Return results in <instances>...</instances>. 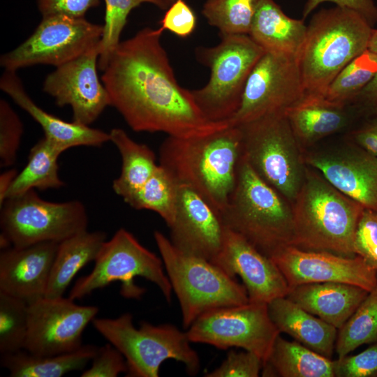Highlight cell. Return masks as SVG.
Masks as SVG:
<instances>
[{
    "instance_id": "obj_1",
    "label": "cell",
    "mask_w": 377,
    "mask_h": 377,
    "mask_svg": "<svg viewBox=\"0 0 377 377\" xmlns=\"http://www.w3.org/2000/svg\"><path fill=\"white\" fill-rule=\"evenodd\" d=\"M162 34L159 28L145 27L113 51L101 76L110 106L135 132L186 138L228 125L207 120L191 91L179 84L161 41Z\"/></svg>"
},
{
    "instance_id": "obj_2",
    "label": "cell",
    "mask_w": 377,
    "mask_h": 377,
    "mask_svg": "<svg viewBox=\"0 0 377 377\" xmlns=\"http://www.w3.org/2000/svg\"><path fill=\"white\" fill-rule=\"evenodd\" d=\"M242 154V130L229 123L202 135L168 136L159 148V165L221 215L234 190Z\"/></svg>"
},
{
    "instance_id": "obj_3",
    "label": "cell",
    "mask_w": 377,
    "mask_h": 377,
    "mask_svg": "<svg viewBox=\"0 0 377 377\" xmlns=\"http://www.w3.org/2000/svg\"><path fill=\"white\" fill-rule=\"evenodd\" d=\"M293 246L352 257L359 221L365 209L333 186L318 170L306 168L291 204Z\"/></svg>"
},
{
    "instance_id": "obj_4",
    "label": "cell",
    "mask_w": 377,
    "mask_h": 377,
    "mask_svg": "<svg viewBox=\"0 0 377 377\" xmlns=\"http://www.w3.org/2000/svg\"><path fill=\"white\" fill-rule=\"evenodd\" d=\"M372 29L348 8L335 6L314 14L297 57L305 93L323 96L338 73L368 49Z\"/></svg>"
},
{
    "instance_id": "obj_5",
    "label": "cell",
    "mask_w": 377,
    "mask_h": 377,
    "mask_svg": "<svg viewBox=\"0 0 377 377\" xmlns=\"http://www.w3.org/2000/svg\"><path fill=\"white\" fill-rule=\"evenodd\" d=\"M221 217L227 228L269 258L293 245L291 203L255 172L243 153L234 190Z\"/></svg>"
},
{
    "instance_id": "obj_6",
    "label": "cell",
    "mask_w": 377,
    "mask_h": 377,
    "mask_svg": "<svg viewBox=\"0 0 377 377\" xmlns=\"http://www.w3.org/2000/svg\"><path fill=\"white\" fill-rule=\"evenodd\" d=\"M154 238L178 299L184 328L210 310L249 302L245 287L236 277L212 261L179 250L160 231H154Z\"/></svg>"
},
{
    "instance_id": "obj_7",
    "label": "cell",
    "mask_w": 377,
    "mask_h": 377,
    "mask_svg": "<svg viewBox=\"0 0 377 377\" xmlns=\"http://www.w3.org/2000/svg\"><path fill=\"white\" fill-rule=\"evenodd\" d=\"M92 324L124 355L126 376L158 377L161 364L169 359L183 363L189 375L200 370L199 356L191 346L186 332L173 325L142 321L136 328L130 313L115 318L96 317Z\"/></svg>"
},
{
    "instance_id": "obj_8",
    "label": "cell",
    "mask_w": 377,
    "mask_h": 377,
    "mask_svg": "<svg viewBox=\"0 0 377 377\" xmlns=\"http://www.w3.org/2000/svg\"><path fill=\"white\" fill-rule=\"evenodd\" d=\"M220 36L216 45L195 50L210 75L204 87L191 91L203 115L214 123L229 122L235 114L247 78L265 52L249 35Z\"/></svg>"
},
{
    "instance_id": "obj_9",
    "label": "cell",
    "mask_w": 377,
    "mask_h": 377,
    "mask_svg": "<svg viewBox=\"0 0 377 377\" xmlns=\"http://www.w3.org/2000/svg\"><path fill=\"white\" fill-rule=\"evenodd\" d=\"M237 126L242 132V153L253 169L292 204L307 168L286 113Z\"/></svg>"
},
{
    "instance_id": "obj_10",
    "label": "cell",
    "mask_w": 377,
    "mask_h": 377,
    "mask_svg": "<svg viewBox=\"0 0 377 377\" xmlns=\"http://www.w3.org/2000/svg\"><path fill=\"white\" fill-rule=\"evenodd\" d=\"M1 249L63 240L87 230V209L80 200L50 202L34 189L6 199L0 206Z\"/></svg>"
},
{
    "instance_id": "obj_11",
    "label": "cell",
    "mask_w": 377,
    "mask_h": 377,
    "mask_svg": "<svg viewBox=\"0 0 377 377\" xmlns=\"http://www.w3.org/2000/svg\"><path fill=\"white\" fill-rule=\"evenodd\" d=\"M92 271L75 282L68 297L80 300L114 281L122 284L121 294L126 298H139L145 292L136 286V276L154 283L168 302L172 298V286L161 258L151 252L124 228H119L103 244Z\"/></svg>"
},
{
    "instance_id": "obj_12",
    "label": "cell",
    "mask_w": 377,
    "mask_h": 377,
    "mask_svg": "<svg viewBox=\"0 0 377 377\" xmlns=\"http://www.w3.org/2000/svg\"><path fill=\"white\" fill-rule=\"evenodd\" d=\"M103 25L66 15L43 17L34 31L13 50L2 54L4 70L17 71L34 65L58 67L96 45Z\"/></svg>"
},
{
    "instance_id": "obj_13",
    "label": "cell",
    "mask_w": 377,
    "mask_h": 377,
    "mask_svg": "<svg viewBox=\"0 0 377 377\" xmlns=\"http://www.w3.org/2000/svg\"><path fill=\"white\" fill-rule=\"evenodd\" d=\"M186 332L191 343L222 350L240 348L254 353L263 363L281 334L270 318L267 304L250 302L205 312Z\"/></svg>"
},
{
    "instance_id": "obj_14",
    "label": "cell",
    "mask_w": 377,
    "mask_h": 377,
    "mask_svg": "<svg viewBox=\"0 0 377 377\" xmlns=\"http://www.w3.org/2000/svg\"><path fill=\"white\" fill-rule=\"evenodd\" d=\"M305 94L297 57L265 52L251 71L239 107L229 123L242 126L286 113Z\"/></svg>"
},
{
    "instance_id": "obj_15",
    "label": "cell",
    "mask_w": 377,
    "mask_h": 377,
    "mask_svg": "<svg viewBox=\"0 0 377 377\" xmlns=\"http://www.w3.org/2000/svg\"><path fill=\"white\" fill-rule=\"evenodd\" d=\"M98 311L96 306L79 305L64 296L43 297L29 304L24 349L38 355L76 350L83 345V332Z\"/></svg>"
},
{
    "instance_id": "obj_16",
    "label": "cell",
    "mask_w": 377,
    "mask_h": 377,
    "mask_svg": "<svg viewBox=\"0 0 377 377\" xmlns=\"http://www.w3.org/2000/svg\"><path fill=\"white\" fill-rule=\"evenodd\" d=\"M98 43L84 54L65 63L47 75L43 90L55 103L71 106L73 121L89 126L110 105L107 90L97 69Z\"/></svg>"
},
{
    "instance_id": "obj_17",
    "label": "cell",
    "mask_w": 377,
    "mask_h": 377,
    "mask_svg": "<svg viewBox=\"0 0 377 377\" xmlns=\"http://www.w3.org/2000/svg\"><path fill=\"white\" fill-rule=\"evenodd\" d=\"M270 258L283 273L290 289L305 283L337 282L369 292L377 286V271L357 255L348 257L289 245Z\"/></svg>"
},
{
    "instance_id": "obj_18",
    "label": "cell",
    "mask_w": 377,
    "mask_h": 377,
    "mask_svg": "<svg viewBox=\"0 0 377 377\" xmlns=\"http://www.w3.org/2000/svg\"><path fill=\"white\" fill-rule=\"evenodd\" d=\"M169 228L174 246L212 262L223 247L226 232L221 215L195 191L181 184L175 220Z\"/></svg>"
},
{
    "instance_id": "obj_19",
    "label": "cell",
    "mask_w": 377,
    "mask_h": 377,
    "mask_svg": "<svg viewBox=\"0 0 377 377\" xmlns=\"http://www.w3.org/2000/svg\"><path fill=\"white\" fill-rule=\"evenodd\" d=\"M212 263L228 275L239 276L250 302L267 304L276 298L286 297L290 290L276 263L227 228L223 247Z\"/></svg>"
},
{
    "instance_id": "obj_20",
    "label": "cell",
    "mask_w": 377,
    "mask_h": 377,
    "mask_svg": "<svg viewBox=\"0 0 377 377\" xmlns=\"http://www.w3.org/2000/svg\"><path fill=\"white\" fill-rule=\"evenodd\" d=\"M304 161L342 193L377 212V156L355 145L311 153Z\"/></svg>"
},
{
    "instance_id": "obj_21",
    "label": "cell",
    "mask_w": 377,
    "mask_h": 377,
    "mask_svg": "<svg viewBox=\"0 0 377 377\" xmlns=\"http://www.w3.org/2000/svg\"><path fill=\"white\" fill-rule=\"evenodd\" d=\"M59 243L10 246L0 253V291L30 304L45 295Z\"/></svg>"
},
{
    "instance_id": "obj_22",
    "label": "cell",
    "mask_w": 377,
    "mask_h": 377,
    "mask_svg": "<svg viewBox=\"0 0 377 377\" xmlns=\"http://www.w3.org/2000/svg\"><path fill=\"white\" fill-rule=\"evenodd\" d=\"M0 89L39 124L44 137L64 151L78 146L101 147L110 141L109 133L73 121H66L40 108L27 93L17 71L4 70Z\"/></svg>"
},
{
    "instance_id": "obj_23",
    "label": "cell",
    "mask_w": 377,
    "mask_h": 377,
    "mask_svg": "<svg viewBox=\"0 0 377 377\" xmlns=\"http://www.w3.org/2000/svg\"><path fill=\"white\" fill-rule=\"evenodd\" d=\"M368 293L367 290L348 283L322 282L292 288L286 297L339 330Z\"/></svg>"
},
{
    "instance_id": "obj_24",
    "label": "cell",
    "mask_w": 377,
    "mask_h": 377,
    "mask_svg": "<svg viewBox=\"0 0 377 377\" xmlns=\"http://www.w3.org/2000/svg\"><path fill=\"white\" fill-rule=\"evenodd\" d=\"M271 320L280 333L328 358L335 350L338 330L308 312L286 297H278L267 304Z\"/></svg>"
},
{
    "instance_id": "obj_25",
    "label": "cell",
    "mask_w": 377,
    "mask_h": 377,
    "mask_svg": "<svg viewBox=\"0 0 377 377\" xmlns=\"http://www.w3.org/2000/svg\"><path fill=\"white\" fill-rule=\"evenodd\" d=\"M306 29L304 19L288 17L274 0H263L249 36L265 52L297 57Z\"/></svg>"
},
{
    "instance_id": "obj_26",
    "label": "cell",
    "mask_w": 377,
    "mask_h": 377,
    "mask_svg": "<svg viewBox=\"0 0 377 377\" xmlns=\"http://www.w3.org/2000/svg\"><path fill=\"white\" fill-rule=\"evenodd\" d=\"M345 106L322 95L307 94L286 112L300 146H309L342 129L348 118Z\"/></svg>"
},
{
    "instance_id": "obj_27",
    "label": "cell",
    "mask_w": 377,
    "mask_h": 377,
    "mask_svg": "<svg viewBox=\"0 0 377 377\" xmlns=\"http://www.w3.org/2000/svg\"><path fill=\"white\" fill-rule=\"evenodd\" d=\"M107 240L103 231H83L59 243L45 297H63L76 274L94 261Z\"/></svg>"
},
{
    "instance_id": "obj_28",
    "label": "cell",
    "mask_w": 377,
    "mask_h": 377,
    "mask_svg": "<svg viewBox=\"0 0 377 377\" xmlns=\"http://www.w3.org/2000/svg\"><path fill=\"white\" fill-rule=\"evenodd\" d=\"M98 348L91 344L82 345L76 350L53 355H38L22 349L1 355L0 364L12 377H61L83 370Z\"/></svg>"
},
{
    "instance_id": "obj_29",
    "label": "cell",
    "mask_w": 377,
    "mask_h": 377,
    "mask_svg": "<svg viewBox=\"0 0 377 377\" xmlns=\"http://www.w3.org/2000/svg\"><path fill=\"white\" fill-rule=\"evenodd\" d=\"M263 376L334 377V360L297 341L276 337L267 360Z\"/></svg>"
},
{
    "instance_id": "obj_30",
    "label": "cell",
    "mask_w": 377,
    "mask_h": 377,
    "mask_svg": "<svg viewBox=\"0 0 377 377\" xmlns=\"http://www.w3.org/2000/svg\"><path fill=\"white\" fill-rule=\"evenodd\" d=\"M109 134L110 141L121 157V172L113 181L112 189L126 202L145 185L158 165L151 149L133 140L124 129L114 128Z\"/></svg>"
},
{
    "instance_id": "obj_31",
    "label": "cell",
    "mask_w": 377,
    "mask_h": 377,
    "mask_svg": "<svg viewBox=\"0 0 377 377\" xmlns=\"http://www.w3.org/2000/svg\"><path fill=\"white\" fill-rule=\"evenodd\" d=\"M64 151L46 138L40 139L29 151L28 161L18 172L6 199L32 189H57L65 185L59 175L58 159Z\"/></svg>"
},
{
    "instance_id": "obj_32",
    "label": "cell",
    "mask_w": 377,
    "mask_h": 377,
    "mask_svg": "<svg viewBox=\"0 0 377 377\" xmlns=\"http://www.w3.org/2000/svg\"><path fill=\"white\" fill-rule=\"evenodd\" d=\"M178 184L161 165L145 185L126 203L140 210L157 213L170 227L174 222L177 201Z\"/></svg>"
},
{
    "instance_id": "obj_33",
    "label": "cell",
    "mask_w": 377,
    "mask_h": 377,
    "mask_svg": "<svg viewBox=\"0 0 377 377\" xmlns=\"http://www.w3.org/2000/svg\"><path fill=\"white\" fill-rule=\"evenodd\" d=\"M377 341V286L369 292L353 315L338 330L335 351L347 355L361 345Z\"/></svg>"
},
{
    "instance_id": "obj_34",
    "label": "cell",
    "mask_w": 377,
    "mask_h": 377,
    "mask_svg": "<svg viewBox=\"0 0 377 377\" xmlns=\"http://www.w3.org/2000/svg\"><path fill=\"white\" fill-rule=\"evenodd\" d=\"M263 0H207L202 14L220 36L249 35Z\"/></svg>"
},
{
    "instance_id": "obj_35",
    "label": "cell",
    "mask_w": 377,
    "mask_h": 377,
    "mask_svg": "<svg viewBox=\"0 0 377 377\" xmlns=\"http://www.w3.org/2000/svg\"><path fill=\"white\" fill-rule=\"evenodd\" d=\"M377 74V54L365 50L348 64L334 77L323 96L346 105L355 100Z\"/></svg>"
},
{
    "instance_id": "obj_36",
    "label": "cell",
    "mask_w": 377,
    "mask_h": 377,
    "mask_svg": "<svg viewBox=\"0 0 377 377\" xmlns=\"http://www.w3.org/2000/svg\"><path fill=\"white\" fill-rule=\"evenodd\" d=\"M29 304L0 291V354L24 349L28 332Z\"/></svg>"
},
{
    "instance_id": "obj_37",
    "label": "cell",
    "mask_w": 377,
    "mask_h": 377,
    "mask_svg": "<svg viewBox=\"0 0 377 377\" xmlns=\"http://www.w3.org/2000/svg\"><path fill=\"white\" fill-rule=\"evenodd\" d=\"M105 3V22L103 34L98 43V69L103 71L110 57L117 48L120 36L127 22L131 11L144 3H152L164 9L159 0H104Z\"/></svg>"
},
{
    "instance_id": "obj_38",
    "label": "cell",
    "mask_w": 377,
    "mask_h": 377,
    "mask_svg": "<svg viewBox=\"0 0 377 377\" xmlns=\"http://www.w3.org/2000/svg\"><path fill=\"white\" fill-rule=\"evenodd\" d=\"M23 124L11 105L0 99V165L10 168L16 161L22 136Z\"/></svg>"
},
{
    "instance_id": "obj_39",
    "label": "cell",
    "mask_w": 377,
    "mask_h": 377,
    "mask_svg": "<svg viewBox=\"0 0 377 377\" xmlns=\"http://www.w3.org/2000/svg\"><path fill=\"white\" fill-rule=\"evenodd\" d=\"M263 360L254 353L230 350L219 367L205 374L206 377H258Z\"/></svg>"
},
{
    "instance_id": "obj_40",
    "label": "cell",
    "mask_w": 377,
    "mask_h": 377,
    "mask_svg": "<svg viewBox=\"0 0 377 377\" xmlns=\"http://www.w3.org/2000/svg\"><path fill=\"white\" fill-rule=\"evenodd\" d=\"M334 377H377V341L362 352L334 360Z\"/></svg>"
},
{
    "instance_id": "obj_41",
    "label": "cell",
    "mask_w": 377,
    "mask_h": 377,
    "mask_svg": "<svg viewBox=\"0 0 377 377\" xmlns=\"http://www.w3.org/2000/svg\"><path fill=\"white\" fill-rule=\"evenodd\" d=\"M355 252L377 271V212L364 209L356 231Z\"/></svg>"
},
{
    "instance_id": "obj_42",
    "label": "cell",
    "mask_w": 377,
    "mask_h": 377,
    "mask_svg": "<svg viewBox=\"0 0 377 377\" xmlns=\"http://www.w3.org/2000/svg\"><path fill=\"white\" fill-rule=\"evenodd\" d=\"M127 365L121 353L110 343L98 347L91 360V367L85 369L82 377H117L126 373Z\"/></svg>"
},
{
    "instance_id": "obj_43",
    "label": "cell",
    "mask_w": 377,
    "mask_h": 377,
    "mask_svg": "<svg viewBox=\"0 0 377 377\" xmlns=\"http://www.w3.org/2000/svg\"><path fill=\"white\" fill-rule=\"evenodd\" d=\"M159 29L167 30L180 38L192 34L196 27V16L184 0H176L166 9Z\"/></svg>"
},
{
    "instance_id": "obj_44",
    "label": "cell",
    "mask_w": 377,
    "mask_h": 377,
    "mask_svg": "<svg viewBox=\"0 0 377 377\" xmlns=\"http://www.w3.org/2000/svg\"><path fill=\"white\" fill-rule=\"evenodd\" d=\"M42 17L53 15H66L84 17L91 8L97 6L100 0H36Z\"/></svg>"
},
{
    "instance_id": "obj_45",
    "label": "cell",
    "mask_w": 377,
    "mask_h": 377,
    "mask_svg": "<svg viewBox=\"0 0 377 377\" xmlns=\"http://www.w3.org/2000/svg\"><path fill=\"white\" fill-rule=\"evenodd\" d=\"M327 1L335 3L336 6L357 12L363 16L371 27L377 22V6L374 0H306L302 12L303 19L320 3Z\"/></svg>"
},
{
    "instance_id": "obj_46",
    "label": "cell",
    "mask_w": 377,
    "mask_h": 377,
    "mask_svg": "<svg viewBox=\"0 0 377 377\" xmlns=\"http://www.w3.org/2000/svg\"><path fill=\"white\" fill-rule=\"evenodd\" d=\"M355 145L377 156V116L352 133Z\"/></svg>"
},
{
    "instance_id": "obj_47",
    "label": "cell",
    "mask_w": 377,
    "mask_h": 377,
    "mask_svg": "<svg viewBox=\"0 0 377 377\" xmlns=\"http://www.w3.org/2000/svg\"><path fill=\"white\" fill-rule=\"evenodd\" d=\"M355 100L367 113L377 116V74Z\"/></svg>"
},
{
    "instance_id": "obj_48",
    "label": "cell",
    "mask_w": 377,
    "mask_h": 377,
    "mask_svg": "<svg viewBox=\"0 0 377 377\" xmlns=\"http://www.w3.org/2000/svg\"><path fill=\"white\" fill-rule=\"evenodd\" d=\"M18 172L15 168L8 169L0 175V206L6 200V193L15 180Z\"/></svg>"
},
{
    "instance_id": "obj_49",
    "label": "cell",
    "mask_w": 377,
    "mask_h": 377,
    "mask_svg": "<svg viewBox=\"0 0 377 377\" xmlns=\"http://www.w3.org/2000/svg\"><path fill=\"white\" fill-rule=\"evenodd\" d=\"M368 50L374 53L377 54V29H372L369 42Z\"/></svg>"
},
{
    "instance_id": "obj_50",
    "label": "cell",
    "mask_w": 377,
    "mask_h": 377,
    "mask_svg": "<svg viewBox=\"0 0 377 377\" xmlns=\"http://www.w3.org/2000/svg\"><path fill=\"white\" fill-rule=\"evenodd\" d=\"M163 5L164 9H168L176 0H159Z\"/></svg>"
}]
</instances>
